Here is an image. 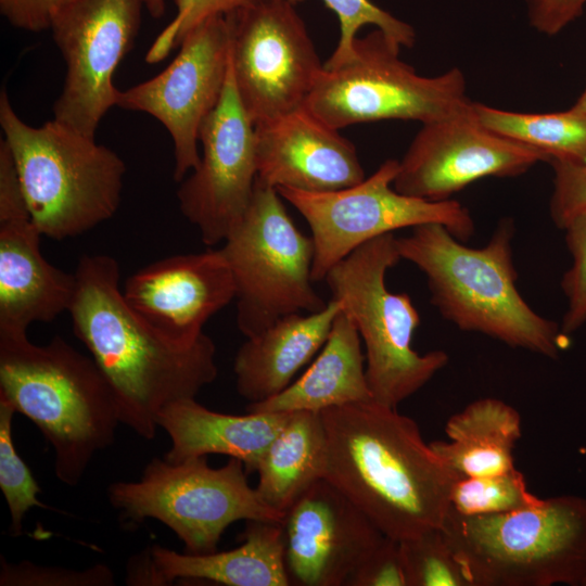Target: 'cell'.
I'll use <instances>...</instances> for the list:
<instances>
[{
    "label": "cell",
    "mask_w": 586,
    "mask_h": 586,
    "mask_svg": "<svg viewBox=\"0 0 586 586\" xmlns=\"http://www.w3.org/2000/svg\"><path fill=\"white\" fill-rule=\"evenodd\" d=\"M74 275L73 331L112 386L120 423L152 440L167 406L215 381L216 346L206 334L180 345L146 324L124 298L114 257L85 255Z\"/></svg>",
    "instance_id": "1"
},
{
    "label": "cell",
    "mask_w": 586,
    "mask_h": 586,
    "mask_svg": "<svg viewBox=\"0 0 586 586\" xmlns=\"http://www.w3.org/2000/svg\"><path fill=\"white\" fill-rule=\"evenodd\" d=\"M324 479L387 537L442 527L458 476L422 438L418 424L374 400L321 411Z\"/></svg>",
    "instance_id": "2"
},
{
    "label": "cell",
    "mask_w": 586,
    "mask_h": 586,
    "mask_svg": "<svg viewBox=\"0 0 586 586\" xmlns=\"http://www.w3.org/2000/svg\"><path fill=\"white\" fill-rule=\"evenodd\" d=\"M513 234V222L504 219L485 246L473 249L445 226L428 222L396 238V246L402 259L425 275L431 303L460 330L556 358L566 335L536 314L518 291Z\"/></svg>",
    "instance_id": "3"
},
{
    "label": "cell",
    "mask_w": 586,
    "mask_h": 586,
    "mask_svg": "<svg viewBox=\"0 0 586 586\" xmlns=\"http://www.w3.org/2000/svg\"><path fill=\"white\" fill-rule=\"evenodd\" d=\"M0 396L53 448L54 473L76 486L120 423L115 394L94 360L60 336L46 345L0 333Z\"/></svg>",
    "instance_id": "4"
},
{
    "label": "cell",
    "mask_w": 586,
    "mask_h": 586,
    "mask_svg": "<svg viewBox=\"0 0 586 586\" xmlns=\"http://www.w3.org/2000/svg\"><path fill=\"white\" fill-rule=\"evenodd\" d=\"M4 132L33 222L55 240L81 234L118 209L126 165L105 145L54 119L26 124L0 93Z\"/></svg>",
    "instance_id": "5"
},
{
    "label": "cell",
    "mask_w": 586,
    "mask_h": 586,
    "mask_svg": "<svg viewBox=\"0 0 586 586\" xmlns=\"http://www.w3.org/2000/svg\"><path fill=\"white\" fill-rule=\"evenodd\" d=\"M472 586H586V498L561 495L442 526Z\"/></svg>",
    "instance_id": "6"
},
{
    "label": "cell",
    "mask_w": 586,
    "mask_h": 586,
    "mask_svg": "<svg viewBox=\"0 0 586 586\" xmlns=\"http://www.w3.org/2000/svg\"><path fill=\"white\" fill-rule=\"evenodd\" d=\"M402 259L394 233L355 249L324 280L332 300L355 323L366 347L372 400L392 408L424 386L448 362L443 351L421 355L411 347L420 316L406 293H393L386 271Z\"/></svg>",
    "instance_id": "7"
},
{
    "label": "cell",
    "mask_w": 586,
    "mask_h": 586,
    "mask_svg": "<svg viewBox=\"0 0 586 586\" xmlns=\"http://www.w3.org/2000/svg\"><path fill=\"white\" fill-rule=\"evenodd\" d=\"M246 474L235 458L219 468L211 467L207 456L180 462L153 458L139 480L111 484L107 498L126 522L157 520L181 539L186 553L208 555L230 524L284 517L250 486Z\"/></svg>",
    "instance_id": "8"
},
{
    "label": "cell",
    "mask_w": 586,
    "mask_h": 586,
    "mask_svg": "<svg viewBox=\"0 0 586 586\" xmlns=\"http://www.w3.org/2000/svg\"><path fill=\"white\" fill-rule=\"evenodd\" d=\"M354 58L323 67L304 106L327 125L341 129L384 119L428 124L468 112L466 79L458 67L424 77L399 59L400 46L380 29L356 38Z\"/></svg>",
    "instance_id": "9"
},
{
    "label": "cell",
    "mask_w": 586,
    "mask_h": 586,
    "mask_svg": "<svg viewBox=\"0 0 586 586\" xmlns=\"http://www.w3.org/2000/svg\"><path fill=\"white\" fill-rule=\"evenodd\" d=\"M277 189L256 180L246 212L224 241L237 285V323L251 337L280 318L326 308L311 285L315 244L289 216Z\"/></svg>",
    "instance_id": "10"
},
{
    "label": "cell",
    "mask_w": 586,
    "mask_h": 586,
    "mask_svg": "<svg viewBox=\"0 0 586 586\" xmlns=\"http://www.w3.org/2000/svg\"><path fill=\"white\" fill-rule=\"evenodd\" d=\"M397 169V160H386L369 178L331 192L277 188L311 230L313 281L324 280L335 264L364 243L402 228L437 222L460 241L473 234V219L459 202H431L397 192L393 188Z\"/></svg>",
    "instance_id": "11"
},
{
    "label": "cell",
    "mask_w": 586,
    "mask_h": 586,
    "mask_svg": "<svg viewBox=\"0 0 586 586\" xmlns=\"http://www.w3.org/2000/svg\"><path fill=\"white\" fill-rule=\"evenodd\" d=\"M292 0H253L229 14L234 86L254 125L304 105L323 64Z\"/></svg>",
    "instance_id": "12"
},
{
    "label": "cell",
    "mask_w": 586,
    "mask_h": 586,
    "mask_svg": "<svg viewBox=\"0 0 586 586\" xmlns=\"http://www.w3.org/2000/svg\"><path fill=\"white\" fill-rule=\"evenodd\" d=\"M143 8V0H74L56 16L50 30L66 72L54 120L94 137L116 105L113 75L133 47Z\"/></svg>",
    "instance_id": "13"
},
{
    "label": "cell",
    "mask_w": 586,
    "mask_h": 586,
    "mask_svg": "<svg viewBox=\"0 0 586 586\" xmlns=\"http://www.w3.org/2000/svg\"><path fill=\"white\" fill-rule=\"evenodd\" d=\"M174 61L158 75L118 90L116 105L161 122L174 142V179L181 182L200 164V130L217 106L230 71L231 34L226 15L206 18L180 42Z\"/></svg>",
    "instance_id": "14"
},
{
    "label": "cell",
    "mask_w": 586,
    "mask_h": 586,
    "mask_svg": "<svg viewBox=\"0 0 586 586\" xmlns=\"http://www.w3.org/2000/svg\"><path fill=\"white\" fill-rule=\"evenodd\" d=\"M199 166L177 191L182 215L202 242H224L251 202L257 178L254 124L238 95L231 63L222 95L200 130Z\"/></svg>",
    "instance_id": "15"
},
{
    "label": "cell",
    "mask_w": 586,
    "mask_h": 586,
    "mask_svg": "<svg viewBox=\"0 0 586 586\" xmlns=\"http://www.w3.org/2000/svg\"><path fill=\"white\" fill-rule=\"evenodd\" d=\"M538 162L549 158L485 128L472 104L466 113L422 124L398 161L393 188L420 200L446 201L476 180L515 177Z\"/></svg>",
    "instance_id": "16"
},
{
    "label": "cell",
    "mask_w": 586,
    "mask_h": 586,
    "mask_svg": "<svg viewBox=\"0 0 586 586\" xmlns=\"http://www.w3.org/2000/svg\"><path fill=\"white\" fill-rule=\"evenodd\" d=\"M291 585L347 586L385 535L335 485L320 479L281 521Z\"/></svg>",
    "instance_id": "17"
},
{
    "label": "cell",
    "mask_w": 586,
    "mask_h": 586,
    "mask_svg": "<svg viewBox=\"0 0 586 586\" xmlns=\"http://www.w3.org/2000/svg\"><path fill=\"white\" fill-rule=\"evenodd\" d=\"M123 295L158 334L193 345L207 320L235 298L237 285L219 249L156 260L127 279Z\"/></svg>",
    "instance_id": "18"
},
{
    "label": "cell",
    "mask_w": 586,
    "mask_h": 586,
    "mask_svg": "<svg viewBox=\"0 0 586 586\" xmlns=\"http://www.w3.org/2000/svg\"><path fill=\"white\" fill-rule=\"evenodd\" d=\"M256 180L277 188L321 193L361 182L355 145L304 105L254 125Z\"/></svg>",
    "instance_id": "19"
},
{
    "label": "cell",
    "mask_w": 586,
    "mask_h": 586,
    "mask_svg": "<svg viewBox=\"0 0 586 586\" xmlns=\"http://www.w3.org/2000/svg\"><path fill=\"white\" fill-rule=\"evenodd\" d=\"M41 235L29 213L0 218V333H26L69 309L75 275L43 257Z\"/></svg>",
    "instance_id": "20"
},
{
    "label": "cell",
    "mask_w": 586,
    "mask_h": 586,
    "mask_svg": "<svg viewBox=\"0 0 586 586\" xmlns=\"http://www.w3.org/2000/svg\"><path fill=\"white\" fill-rule=\"evenodd\" d=\"M291 411L229 415L206 408L195 398L175 402L158 417V428L171 446L164 458L180 462L209 454L226 455L256 472L266 448L288 421Z\"/></svg>",
    "instance_id": "21"
},
{
    "label": "cell",
    "mask_w": 586,
    "mask_h": 586,
    "mask_svg": "<svg viewBox=\"0 0 586 586\" xmlns=\"http://www.w3.org/2000/svg\"><path fill=\"white\" fill-rule=\"evenodd\" d=\"M340 311L341 304L331 300L320 311L282 317L259 334L247 337L234 359L238 393L249 404H255L285 390L323 346Z\"/></svg>",
    "instance_id": "22"
},
{
    "label": "cell",
    "mask_w": 586,
    "mask_h": 586,
    "mask_svg": "<svg viewBox=\"0 0 586 586\" xmlns=\"http://www.w3.org/2000/svg\"><path fill=\"white\" fill-rule=\"evenodd\" d=\"M237 548L208 555L179 553L160 545L150 552L163 585L200 579L227 586H289L281 522L251 520Z\"/></svg>",
    "instance_id": "23"
},
{
    "label": "cell",
    "mask_w": 586,
    "mask_h": 586,
    "mask_svg": "<svg viewBox=\"0 0 586 586\" xmlns=\"http://www.w3.org/2000/svg\"><path fill=\"white\" fill-rule=\"evenodd\" d=\"M372 400L366 377V355L353 320L341 311L316 360L278 395L249 404L247 412L324 409Z\"/></svg>",
    "instance_id": "24"
},
{
    "label": "cell",
    "mask_w": 586,
    "mask_h": 586,
    "mask_svg": "<svg viewBox=\"0 0 586 586\" xmlns=\"http://www.w3.org/2000/svg\"><path fill=\"white\" fill-rule=\"evenodd\" d=\"M448 442L430 443L458 477L497 475L515 469L513 449L521 437L520 413L496 398H481L449 418Z\"/></svg>",
    "instance_id": "25"
},
{
    "label": "cell",
    "mask_w": 586,
    "mask_h": 586,
    "mask_svg": "<svg viewBox=\"0 0 586 586\" xmlns=\"http://www.w3.org/2000/svg\"><path fill=\"white\" fill-rule=\"evenodd\" d=\"M326 462L327 435L321 412L291 411L259 460L255 488L269 507L284 514L324 477Z\"/></svg>",
    "instance_id": "26"
},
{
    "label": "cell",
    "mask_w": 586,
    "mask_h": 586,
    "mask_svg": "<svg viewBox=\"0 0 586 586\" xmlns=\"http://www.w3.org/2000/svg\"><path fill=\"white\" fill-rule=\"evenodd\" d=\"M477 120L488 130L532 146L552 160L586 164V113L571 107L557 113H519L473 102ZM548 162V163H549Z\"/></svg>",
    "instance_id": "27"
},
{
    "label": "cell",
    "mask_w": 586,
    "mask_h": 586,
    "mask_svg": "<svg viewBox=\"0 0 586 586\" xmlns=\"http://www.w3.org/2000/svg\"><path fill=\"white\" fill-rule=\"evenodd\" d=\"M527 491L524 475L515 469L489 476L458 477L450 494V508L462 515L507 513L538 504Z\"/></svg>",
    "instance_id": "28"
},
{
    "label": "cell",
    "mask_w": 586,
    "mask_h": 586,
    "mask_svg": "<svg viewBox=\"0 0 586 586\" xmlns=\"http://www.w3.org/2000/svg\"><path fill=\"white\" fill-rule=\"evenodd\" d=\"M15 412L10 402L0 396V488L10 512L12 537L23 534L24 517L29 509L47 508L38 498L40 486L15 448L12 425Z\"/></svg>",
    "instance_id": "29"
},
{
    "label": "cell",
    "mask_w": 586,
    "mask_h": 586,
    "mask_svg": "<svg viewBox=\"0 0 586 586\" xmlns=\"http://www.w3.org/2000/svg\"><path fill=\"white\" fill-rule=\"evenodd\" d=\"M399 543L408 586H472L442 527Z\"/></svg>",
    "instance_id": "30"
},
{
    "label": "cell",
    "mask_w": 586,
    "mask_h": 586,
    "mask_svg": "<svg viewBox=\"0 0 586 586\" xmlns=\"http://www.w3.org/2000/svg\"><path fill=\"white\" fill-rule=\"evenodd\" d=\"M297 3L301 0H292ZM339 17L340 39L323 64L327 69L337 68L348 63L355 54L354 43L357 31L365 25H373L388 39L400 47L411 48L416 41L415 29L381 9L370 0H321Z\"/></svg>",
    "instance_id": "31"
},
{
    "label": "cell",
    "mask_w": 586,
    "mask_h": 586,
    "mask_svg": "<svg viewBox=\"0 0 586 586\" xmlns=\"http://www.w3.org/2000/svg\"><path fill=\"white\" fill-rule=\"evenodd\" d=\"M0 586H112L114 574L106 564L84 570L48 566L30 561L9 562L0 558Z\"/></svg>",
    "instance_id": "32"
},
{
    "label": "cell",
    "mask_w": 586,
    "mask_h": 586,
    "mask_svg": "<svg viewBox=\"0 0 586 586\" xmlns=\"http://www.w3.org/2000/svg\"><path fill=\"white\" fill-rule=\"evenodd\" d=\"M564 230L572 265L561 281L568 309L560 329L568 336L586 322V209L575 215Z\"/></svg>",
    "instance_id": "33"
},
{
    "label": "cell",
    "mask_w": 586,
    "mask_h": 586,
    "mask_svg": "<svg viewBox=\"0 0 586 586\" xmlns=\"http://www.w3.org/2000/svg\"><path fill=\"white\" fill-rule=\"evenodd\" d=\"M253 0H174L177 14L150 48L145 59L149 63L163 60L186 35L208 17L227 15L250 4Z\"/></svg>",
    "instance_id": "34"
},
{
    "label": "cell",
    "mask_w": 586,
    "mask_h": 586,
    "mask_svg": "<svg viewBox=\"0 0 586 586\" xmlns=\"http://www.w3.org/2000/svg\"><path fill=\"white\" fill-rule=\"evenodd\" d=\"M553 191L550 216L561 229L578 213L586 209V164L552 160Z\"/></svg>",
    "instance_id": "35"
},
{
    "label": "cell",
    "mask_w": 586,
    "mask_h": 586,
    "mask_svg": "<svg viewBox=\"0 0 586 586\" xmlns=\"http://www.w3.org/2000/svg\"><path fill=\"white\" fill-rule=\"evenodd\" d=\"M347 586H408L399 540L385 536L357 568Z\"/></svg>",
    "instance_id": "36"
},
{
    "label": "cell",
    "mask_w": 586,
    "mask_h": 586,
    "mask_svg": "<svg viewBox=\"0 0 586 586\" xmlns=\"http://www.w3.org/2000/svg\"><path fill=\"white\" fill-rule=\"evenodd\" d=\"M74 0H0L1 15L14 27L31 33L50 29Z\"/></svg>",
    "instance_id": "37"
},
{
    "label": "cell",
    "mask_w": 586,
    "mask_h": 586,
    "mask_svg": "<svg viewBox=\"0 0 586 586\" xmlns=\"http://www.w3.org/2000/svg\"><path fill=\"white\" fill-rule=\"evenodd\" d=\"M586 0H525L530 25L538 33L553 36L578 18Z\"/></svg>",
    "instance_id": "38"
},
{
    "label": "cell",
    "mask_w": 586,
    "mask_h": 586,
    "mask_svg": "<svg viewBox=\"0 0 586 586\" xmlns=\"http://www.w3.org/2000/svg\"><path fill=\"white\" fill-rule=\"evenodd\" d=\"M127 585H163L153 562L150 548L133 556L127 564Z\"/></svg>",
    "instance_id": "39"
},
{
    "label": "cell",
    "mask_w": 586,
    "mask_h": 586,
    "mask_svg": "<svg viewBox=\"0 0 586 586\" xmlns=\"http://www.w3.org/2000/svg\"><path fill=\"white\" fill-rule=\"evenodd\" d=\"M149 14L154 18H160L165 13V0H143Z\"/></svg>",
    "instance_id": "40"
},
{
    "label": "cell",
    "mask_w": 586,
    "mask_h": 586,
    "mask_svg": "<svg viewBox=\"0 0 586 586\" xmlns=\"http://www.w3.org/2000/svg\"><path fill=\"white\" fill-rule=\"evenodd\" d=\"M573 109L586 113V89L572 106Z\"/></svg>",
    "instance_id": "41"
}]
</instances>
